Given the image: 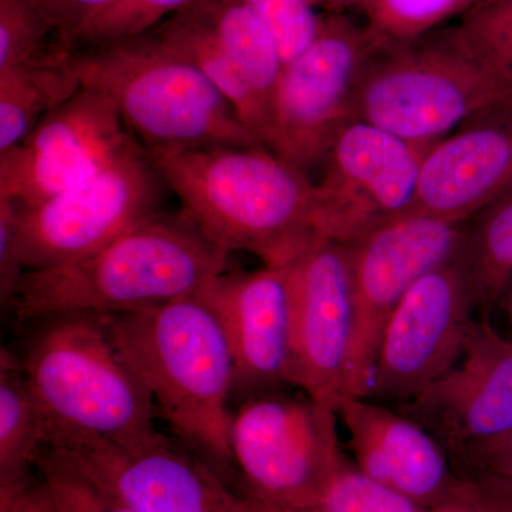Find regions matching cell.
Returning a JSON list of instances; mask_svg holds the SVG:
<instances>
[{
	"label": "cell",
	"instance_id": "7402d4cb",
	"mask_svg": "<svg viewBox=\"0 0 512 512\" xmlns=\"http://www.w3.org/2000/svg\"><path fill=\"white\" fill-rule=\"evenodd\" d=\"M50 424L30 386L22 362L9 350L0 355V488L32 480L45 450Z\"/></svg>",
	"mask_w": 512,
	"mask_h": 512
},
{
	"label": "cell",
	"instance_id": "30bf717a",
	"mask_svg": "<svg viewBox=\"0 0 512 512\" xmlns=\"http://www.w3.org/2000/svg\"><path fill=\"white\" fill-rule=\"evenodd\" d=\"M464 224L410 211L345 244L355 303L349 396H369L387 320L419 279L456 261Z\"/></svg>",
	"mask_w": 512,
	"mask_h": 512
},
{
	"label": "cell",
	"instance_id": "8fae6325",
	"mask_svg": "<svg viewBox=\"0 0 512 512\" xmlns=\"http://www.w3.org/2000/svg\"><path fill=\"white\" fill-rule=\"evenodd\" d=\"M45 450L137 512H265L232 490L210 461L163 434L138 446L55 436Z\"/></svg>",
	"mask_w": 512,
	"mask_h": 512
},
{
	"label": "cell",
	"instance_id": "ba28073f",
	"mask_svg": "<svg viewBox=\"0 0 512 512\" xmlns=\"http://www.w3.org/2000/svg\"><path fill=\"white\" fill-rule=\"evenodd\" d=\"M384 40L345 13H326L311 45L285 63L271 107L266 147L308 171L356 120L357 84Z\"/></svg>",
	"mask_w": 512,
	"mask_h": 512
},
{
	"label": "cell",
	"instance_id": "4316f807",
	"mask_svg": "<svg viewBox=\"0 0 512 512\" xmlns=\"http://www.w3.org/2000/svg\"><path fill=\"white\" fill-rule=\"evenodd\" d=\"M478 0H372L365 12L367 26L390 43H410L460 18Z\"/></svg>",
	"mask_w": 512,
	"mask_h": 512
},
{
	"label": "cell",
	"instance_id": "f546056e",
	"mask_svg": "<svg viewBox=\"0 0 512 512\" xmlns=\"http://www.w3.org/2000/svg\"><path fill=\"white\" fill-rule=\"evenodd\" d=\"M194 0H123L84 29L72 49L104 45L146 33Z\"/></svg>",
	"mask_w": 512,
	"mask_h": 512
},
{
	"label": "cell",
	"instance_id": "ac0fdd59",
	"mask_svg": "<svg viewBox=\"0 0 512 512\" xmlns=\"http://www.w3.org/2000/svg\"><path fill=\"white\" fill-rule=\"evenodd\" d=\"M217 313L235 362V390L261 393L292 384L291 268L222 274L200 292Z\"/></svg>",
	"mask_w": 512,
	"mask_h": 512
},
{
	"label": "cell",
	"instance_id": "5b68a950",
	"mask_svg": "<svg viewBox=\"0 0 512 512\" xmlns=\"http://www.w3.org/2000/svg\"><path fill=\"white\" fill-rule=\"evenodd\" d=\"M42 322L20 362L49 419V439L89 437L126 447L156 439L153 397L103 316L69 313Z\"/></svg>",
	"mask_w": 512,
	"mask_h": 512
},
{
	"label": "cell",
	"instance_id": "52a82bcc",
	"mask_svg": "<svg viewBox=\"0 0 512 512\" xmlns=\"http://www.w3.org/2000/svg\"><path fill=\"white\" fill-rule=\"evenodd\" d=\"M338 414L312 397H254L232 413L229 448L242 493L265 512L311 510L349 466Z\"/></svg>",
	"mask_w": 512,
	"mask_h": 512
},
{
	"label": "cell",
	"instance_id": "4fadbf2b",
	"mask_svg": "<svg viewBox=\"0 0 512 512\" xmlns=\"http://www.w3.org/2000/svg\"><path fill=\"white\" fill-rule=\"evenodd\" d=\"M433 146L410 143L366 121L349 123L316 184L319 237L348 244L380 222L412 211L421 165Z\"/></svg>",
	"mask_w": 512,
	"mask_h": 512
},
{
	"label": "cell",
	"instance_id": "7c38bea8",
	"mask_svg": "<svg viewBox=\"0 0 512 512\" xmlns=\"http://www.w3.org/2000/svg\"><path fill=\"white\" fill-rule=\"evenodd\" d=\"M138 147L143 146L116 104L80 87L22 143L0 153V197L39 204L90 180Z\"/></svg>",
	"mask_w": 512,
	"mask_h": 512
},
{
	"label": "cell",
	"instance_id": "7a4b0ae2",
	"mask_svg": "<svg viewBox=\"0 0 512 512\" xmlns=\"http://www.w3.org/2000/svg\"><path fill=\"white\" fill-rule=\"evenodd\" d=\"M228 255L183 210L160 212L93 254L26 272L10 312L23 326L69 313L144 311L197 295L224 274Z\"/></svg>",
	"mask_w": 512,
	"mask_h": 512
},
{
	"label": "cell",
	"instance_id": "4dcf8cb0",
	"mask_svg": "<svg viewBox=\"0 0 512 512\" xmlns=\"http://www.w3.org/2000/svg\"><path fill=\"white\" fill-rule=\"evenodd\" d=\"M278 43L282 59L291 62L301 55L322 26L323 15L312 0H245Z\"/></svg>",
	"mask_w": 512,
	"mask_h": 512
},
{
	"label": "cell",
	"instance_id": "9c48e42d",
	"mask_svg": "<svg viewBox=\"0 0 512 512\" xmlns=\"http://www.w3.org/2000/svg\"><path fill=\"white\" fill-rule=\"evenodd\" d=\"M170 191L146 148L138 147L90 180L35 205L16 204L26 272L99 251L160 214Z\"/></svg>",
	"mask_w": 512,
	"mask_h": 512
},
{
	"label": "cell",
	"instance_id": "d4e9b609",
	"mask_svg": "<svg viewBox=\"0 0 512 512\" xmlns=\"http://www.w3.org/2000/svg\"><path fill=\"white\" fill-rule=\"evenodd\" d=\"M448 36L512 96V0H478Z\"/></svg>",
	"mask_w": 512,
	"mask_h": 512
},
{
	"label": "cell",
	"instance_id": "e575fe53",
	"mask_svg": "<svg viewBox=\"0 0 512 512\" xmlns=\"http://www.w3.org/2000/svg\"><path fill=\"white\" fill-rule=\"evenodd\" d=\"M473 484L474 511L512 512V477L480 476Z\"/></svg>",
	"mask_w": 512,
	"mask_h": 512
},
{
	"label": "cell",
	"instance_id": "836d02e7",
	"mask_svg": "<svg viewBox=\"0 0 512 512\" xmlns=\"http://www.w3.org/2000/svg\"><path fill=\"white\" fill-rule=\"evenodd\" d=\"M453 468L464 480L480 476L512 477V430L471 447Z\"/></svg>",
	"mask_w": 512,
	"mask_h": 512
},
{
	"label": "cell",
	"instance_id": "44dd1931",
	"mask_svg": "<svg viewBox=\"0 0 512 512\" xmlns=\"http://www.w3.org/2000/svg\"><path fill=\"white\" fill-rule=\"evenodd\" d=\"M151 30L164 43L173 47L175 52L200 69L214 84L215 89L234 107L242 123L266 147L271 126L269 111L239 72L237 64L222 49L217 37L212 35L204 20L190 8H184Z\"/></svg>",
	"mask_w": 512,
	"mask_h": 512
},
{
	"label": "cell",
	"instance_id": "2e32d148",
	"mask_svg": "<svg viewBox=\"0 0 512 512\" xmlns=\"http://www.w3.org/2000/svg\"><path fill=\"white\" fill-rule=\"evenodd\" d=\"M436 437L451 466L484 441L512 430V342L490 320H473L453 369L396 407Z\"/></svg>",
	"mask_w": 512,
	"mask_h": 512
},
{
	"label": "cell",
	"instance_id": "83f0119b",
	"mask_svg": "<svg viewBox=\"0 0 512 512\" xmlns=\"http://www.w3.org/2000/svg\"><path fill=\"white\" fill-rule=\"evenodd\" d=\"M36 471L55 512H137L104 493L50 451L37 457Z\"/></svg>",
	"mask_w": 512,
	"mask_h": 512
},
{
	"label": "cell",
	"instance_id": "d590c367",
	"mask_svg": "<svg viewBox=\"0 0 512 512\" xmlns=\"http://www.w3.org/2000/svg\"><path fill=\"white\" fill-rule=\"evenodd\" d=\"M316 8L326 9L328 13H345V10L359 9L365 12L372 0H312Z\"/></svg>",
	"mask_w": 512,
	"mask_h": 512
},
{
	"label": "cell",
	"instance_id": "6da1fadb",
	"mask_svg": "<svg viewBox=\"0 0 512 512\" xmlns=\"http://www.w3.org/2000/svg\"><path fill=\"white\" fill-rule=\"evenodd\" d=\"M181 210L214 244L291 264L316 239V184L265 146L147 151Z\"/></svg>",
	"mask_w": 512,
	"mask_h": 512
},
{
	"label": "cell",
	"instance_id": "8d00e7d4",
	"mask_svg": "<svg viewBox=\"0 0 512 512\" xmlns=\"http://www.w3.org/2000/svg\"><path fill=\"white\" fill-rule=\"evenodd\" d=\"M429 512H476V511L468 510V508H447V510H437V511H429Z\"/></svg>",
	"mask_w": 512,
	"mask_h": 512
},
{
	"label": "cell",
	"instance_id": "e0dca14e",
	"mask_svg": "<svg viewBox=\"0 0 512 512\" xmlns=\"http://www.w3.org/2000/svg\"><path fill=\"white\" fill-rule=\"evenodd\" d=\"M335 412L348 431L357 470L423 510L474 511L473 484L458 476L446 450L419 423L367 397H342Z\"/></svg>",
	"mask_w": 512,
	"mask_h": 512
},
{
	"label": "cell",
	"instance_id": "74e56055",
	"mask_svg": "<svg viewBox=\"0 0 512 512\" xmlns=\"http://www.w3.org/2000/svg\"><path fill=\"white\" fill-rule=\"evenodd\" d=\"M47 500H49V497H47ZM39 512H55V510H53L52 504H50V500L47 501L45 507H43Z\"/></svg>",
	"mask_w": 512,
	"mask_h": 512
},
{
	"label": "cell",
	"instance_id": "3957f363",
	"mask_svg": "<svg viewBox=\"0 0 512 512\" xmlns=\"http://www.w3.org/2000/svg\"><path fill=\"white\" fill-rule=\"evenodd\" d=\"M121 356L174 433L220 473L229 448L235 362L224 326L197 293L144 311L101 315Z\"/></svg>",
	"mask_w": 512,
	"mask_h": 512
},
{
	"label": "cell",
	"instance_id": "d6986e66",
	"mask_svg": "<svg viewBox=\"0 0 512 512\" xmlns=\"http://www.w3.org/2000/svg\"><path fill=\"white\" fill-rule=\"evenodd\" d=\"M511 188L508 103L467 121L427 151L412 211L464 224Z\"/></svg>",
	"mask_w": 512,
	"mask_h": 512
},
{
	"label": "cell",
	"instance_id": "484cf974",
	"mask_svg": "<svg viewBox=\"0 0 512 512\" xmlns=\"http://www.w3.org/2000/svg\"><path fill=\"white\" fill-rule=\"evenodd\" d=\"M67 52L32 0H0V73Z\"/></svg>",
	"mask_w": 512,
	"mask_h": 512
},
{
	"label": "cell",
	"instance_id": "ffe728a7",
	"mask_svg": "<svg viewBox=\"0 0 512 512\" xmlns=\"http://www.w3.org/2000/svg\"><path fill=\"white\" fill-rule=\"evenodd\" d=\"M187 8L204 20L271 116L285 62L264 20L245 0H194Z\"/></svg>",
	"mask_w": 512,
	"mask_h": 512
},
{
	"label": "cell",
	"instance_id": "1f68e13d",
	"mask_svg": "<svg viewBox=\"0 0 512 512\" xmlns=\"http://www.w3.org/2000/svg\"><path fill=\"white\" fill-rule=\"evenodd\" d=\"M60 45L72 49L77 37L123 0H32Z\"/></svg>",
	"mask_w": 512,
	"mask_h": 512
},
{
	"label": "cell",
	"instance_id": "cb8c5ba5",
	"mask_svg": "<svg viewBox=\"0 0 512 512\" xmlns=\"http://www.w3.org/2000/svg\"><path fill=\"white\" fill-rule=\"evenodd\" d=\"M80 87L67 55L0 73V153L22 143Z\"/></svg>",
	"mask_w": 512,
	"mask_h": 512
},
{
	"label": "cell",
	"instance_id": "9a60e30c",
	"mask_svg": "<svg viewBox=\"0 0 512 512\" xmlns=\"http://www.w3.org/2000/svg\"><path fill=\"white\" fill-rule=\"evenodd\" d=\"M293 302L292 386L335 404L349 396L355 303L348 248L316 239L289 264Z\"/></svg>",
	"mask_w": 512,
	"mask_h": 512
},
{
	"label": "cell",
	"instance_id": "603a6c76",
	"mask_svg": "<svg viewBox=\"0 0 512 512\" xmlns=\"http://www.w3.org/2000/svg\"><path fill=\"white\" fill-rule=\"evenodd\" d=\"M456 264L485 318L512 279V188L464 224Z\"/></svg>",
	"mask_w": 512,
	"mask_h": 512
},
{
	"label": "cell",
	"instance_id": "277c9868",
	"mask_svg": "<svg viewBox=\"0 0 512 512\" xmlns=\"http://www.w3.org/2000/svg\"><path fill=\"white\" fill-rule=\"evenodd\" d=\"M80 86L109 97L147 151L200 146H262L214 84L148 30L69 50Z\"/></svg>",
	"mask_w": 512,
	"mask_h": 512
},
{
	"label": "cell",
	"instance_id": "8992f818",
	"mask_svg": "<svg viewBox=\"0 0 512 512\" xmlns=\"http://www.w3.org/2000/svg\"><path fill=\"white\" fill-rule=\"evenodd\" d=\"M512 96L451 40L384 42L357 84L356 120L433 146Z\"/></svg>",
	"mask_w": 512,
	"mask_h": 512
},
{
	"label": "cell",
	"instance_id": "d6a6232c",
	"mask_svg": "<svg viewBox=\"0 0 512 512\" xmlns=\"http://www.w3.org/2000/svg\"><path fill=\"white\" fill-rule=\"evenodd\" d=\"M26 274L20 256L16 204L0 197V301L12 311L20 282Z\"/></svg>",
	"mask_w": 512,
	"mask_h": 512
},
{
	"label": "cell",
	"instance_id": "f1b7e54d",
	"mask_svg": "<svg viewBox=\"0 0 512 512\" xmlns=\"http://www.w3.org/2000/svg\"><path fill=\"white\" fill-rule=\"evenodd\" d=\"M303 512H429L362 471L343 468L322 500Z\"/></svg>",
	"mask_w": 512,
	"mask_h": 512
},
{
	"label": "cell",
	"instance_id": "5bb4252c",
	"mask_svg": "<svg viewBox=\"0 0 512 512\" xmlns=\"http://www.w3.org/2000/svg\"><path fill=\"white\" fill-rule=\"evenodd\" d=\"M473 313L456 261L419 279L384 326L367 399L397 407L446 375L463 355Z\"/></svg>",
	"mask_w": 512,
	"mask_h": 512
}]
</instances>
